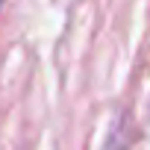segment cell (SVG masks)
<instances>
[{
  "label": "cell",
  "mask_w": 150,
  "mask_h": 150,
  "mask_svg": "<svg viewBox=\"0 0 150 150\" xmlns=\"http://www.w3.org/2000/svg\"><path fill=\"white\" fill-rule=\"evenodd\" d=\"M0 6H3V0H0Z\"/></svg>",
  "instance_id": "cell-1"
}]
</instances>
